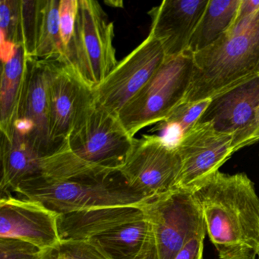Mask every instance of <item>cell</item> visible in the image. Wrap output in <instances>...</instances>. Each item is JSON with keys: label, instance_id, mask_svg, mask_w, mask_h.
I'll use <instances>...</instances> for the list:
<instances>
[{"label": "cell", "instance_id": "23", "mask_svg": "<svg viewBox=\"0 0 259 259\" xmlns=\"http://www.w3.org/2000/svg\"><path fill=\"white\" fill-rule=\"evenodd\" d=\"M43 259H110L91 240H62L46 250Z\"/></svg>", "mask_w": 259, "mask_h": 259}, {"label": "cell", "instance_id": "2", "mask_svg": "<svg viewBox=\"0 0 259 259\" xmlns=\"http://www.w3.org/2000/svg\"><path fill=\"white\" fill-rule=\"evenodd\" d=\"M194 192L220 259L259 258V197L248 176L218 170Z\"/></svg>", "mask_w": 259, "mask_h": 259}, {"label": "cell", "instance_id": "9", "mask_svg": "<svg viewBox=\"0 0 259 259\" xmlns=\"http://www.w3.org/2000/svg\"><path fill=\"white\" fill-rule=\"evenodd\" d=\"M160 42L152 34L118 63L104 82L93 92L95 101L118 116L142 90L166 60Z\"/></svg>", "mask_w": 259, "mask_h": 259}, {"label": "cell", "instance_id": "6", "mask_svg": "<svg viewBox=\"0 0 259 259\" xmlns=\"http://www.w3.org/2000/svg\"><path fill=\"white\" fill-rule=\"evenodd\" d=\"M193 68L190 51L178 57H166L150 81L118 114L132 138L149 125L164 122L183 104Z\"/></svg>", "mask_w": 259, "mask_h": 259}, {"label": "cell", "instance_id": "19", "mask_svg": "<svg viewBox=\"0 0 259 259\" xmlns=\"http://www.w3.org/2000/svg\"><path fill=\"white\" fill-rule=\"evenodd\" d=\"M241 0H209L192 36L189 51L199 52L219 40L233 26Z\"/></svg>", "mask_w": 259, "mask_h": 259}, {"label": "cell", "instance_id": "29", "mask_svg": "<svg viewBox=\"0 0 259 259\" xmlns=\"http://www.w3.org/2000/svg\"><path fill=\"white\" fill-rule=\"evenodd\" d=\"M137 259H158L154 238H153L152 240L148 244L145 251Z\"/></svg>", "mask_w": 259, "mask_h": 259}, {"label": "cell", "instance_id": "18", "mask_svg": "<svg viewBox=\"0 0 259 259\" xmlns=\"http://www.w3.org/2000/svg\"><path fill=\"white\" fill-rule=\"evenodd\" d=\"M154 238L144 219L128 223L91 239L110 259H137Z\"/></svg>", "mask_w": 259, "mask_h": 259}, {"label": "cell", "instance_id": "10", "mask_svg": "<svg viewBox=\"0 0 259 259\" xmlns=\"http://www.w3.org/2000/svg\"><path fill=\"white\" fill-rule=\"evenodd\" d=\"M233 135L215 128L210 122H198L176 145L181 169L175 189L196 191L234 154Z\"/></svg>", "mask_w": 259, "mask_h": 259}, {"label": "cell", "instance_id": "13", "mask_svg": "<svg viewBox=\"0 0 259 259\" xmlns=\"http://www.w3.org/2000/svg\"><path fill=\"white\" fill-rule=\"evenodd\" d=\"M59 213L39 201L12 194L0 200V238L29 242L43 251L58 245Z\"/></svg>", "mask_w": 259, "mask_h": 259}, {"label": "cell", "instance_id": "28", "mask_svg": "<svg viewBox=\"0 0 259 259\" xmlns=\"http://www.w3.org/2000/svg\"><path fill=\"white\" fill-rule=\"evenodd\" d=\"M259 10V0H241L233 25L251 16Z\"/></svg>", "mask_w": 259, "mask_h": 259}, {"label": "cell", "instance_id": "17", "mask_svg": "<svg viewBox=\"0 0 259 259\" xmlns=\"http://www.w3.org/2000/svg\"><path fill=\"white\" fill-rule=\"evenodd\" d=\"M2 195L11 194L23 182L41 176V157L32 144L13 128L1 133Z\"/></svg>", "mask_w": 259, "mask_h": 259}, {"label": "cell", "instance_id": "8", "mask_svg": "<svg viewBox=\"0 0 259 259\" xmlns=\"http://www.w3.org/2000/svg\"><path fill=\"white\" fill-rule=\"evenodd\" d=\"M180 169L181 160L176 147L161 136L145 135L135 138L119 172L135 192L151 198L175 189Z\"/></svg>", "mask_w": 259, "mask_h": 259}, {"label": "cell", "instance_id": "7", "mask_svg": "<svg viewBox=\"0 0 259 259\" xmlns=\"http://www.w3.org/2000/svg\"><path fill=\"white\" fill-rule=\"evenodd\" d=\"M151 226L158 259H174L185 245L205 236L202 209L195 192L174 189L140 206Z\"/></svg>", "mask_w": 259, "mask_h": 259}, {"label": "cell", "instance_id": "26", "mask_svg": "<svg viewBox=\"0 0 259 259\" xmlns=\"http://www.w3.org/2000/svg\"><path fill=\"white\" fill-rule=\"evenodd\" d=\"M259 128V107L251 122L242 130L233 134L232 148L233 153L245 147V142Z\"/></svg>", "mask_w": 259, "mask_h": 259}, {"label": "cell", "instance_id": "12", "mask_svg": "<svg viewBox=\"0 0 259 259\" xmlns=\"http://www.w3.org/2000/svg\"><path fill=\"white\" fill-rule=\"evenodd\" d=\"M44 61L50 130L57 150L69 136L78 114L92 96V91L61 59Z\"/></svg>", "mask_w": 259, "mask_h": 259}, {"label": "cell", "instance_id": "14", "mask_svg": "<svg viewBox=\"0 0 259 259\" xmlns=\"http://www.w3.org/2000/svg\"><path fill=\"white\" fill-rule=\"evenodd\" d=\"M209 0H164L151 9L150 34L161 44L166 57L189 52L192 36Z\"/></svg>", "mask_w": 259, "mask_h": 259}, {"label": "cell", "instance_id": "27", "mask_svg": "<svg viewBox=\"0 0 259 259\" xmlns=\"http://www.w3.org/2000/svg\"><path fill=\"white\" fill-rule=\"evenodd\" d=\"M205 236H198L189 241L174 259H203Z\"/></svg>", "mask_w": 259, "mask_h": 259}, {"label": "cell", "instance_id": "20", "mask_svg": "<svg viewBox=\"0 0 259 259\" xmlns=\"http://www.w3.org/2000/svg\"><path fill=\"white\" fill-rule=\"evenodd\" d=\"M26 54L22 46H16L9 58L2 60L0 85V128L7 133L11 126L20 93Z\"/></svg>", "mask_w": 259, "mask_h": 259}, {"label": "cell", "instance_id": "1", "mask_svg": "<svg viewBox=\"0 0 259 259\" xmlns=\"http://www.w3.org/2000/svg\"><path fill=\"white\" fill-rule=\"evenodd\" d=\"M134 139L118 116L95 101L92 92L64 142L41 159V176L72 180L113 175L125 164Z\"/></svg>", "mask_w": 259, "mask_h": 259}, {"label": "cell", "instance_id": "16", "mask_svg": "<svg viewBox=\"0 0 259 259\" xmlns=\"http://www.w3.org/2000/svg\"><path fill=\"white\" fill-rule=\"evenodd\" d=\"M145 219L140 207H101L59 214L62 240H91L128 223Z\"/></svg>", "mask_w": 259, "mask_h": 259}, {"label": "cell", "instance_id": "25", "mask_svg": "<svg viewBox=\"0 0 259 259\" xmlns=\"http://www.w3.org/2000/svg\"><path fill=\"white\" fill-rule=\"evenodd\" d=\"M78 0H60V26L62 42L64 48V54L66 48L70 43L75 30ZM63 59V58H62Z\"/></svg>", "mask_w": 259, "mask_h": 259}, {"label": "cell", "instance_id": "11", "mask_svg": "<svg viewBox=\"0 0 259 259\" xmlns=\"http://www.w3.org/2000/svg\"><path fill=\"white\" fill-rule=\"evenodd\" d=\"M11 127L29 140L41 159L57 150L50 130L44 60L26 57L22 87Z\"/></svg>", "mask_w": 259, "mask_h": 259}, {"label": "cell", "instance_id": "4", "mask_svg": "<svg viewBox=\"0 0 259 259\" xmlns=\"http://www.w3.org/2000/svg\"><path fill=\"white\" fill-rule=\"evenodd\" d=\"M63 214L101 207H140L151 198L135 192L118 172L96 179L55 180L40 176L21 183L14 192Z\"/></svg>", "mask_w": 259, "mask_h": 259}, {"label": "cell", "instance_id": "21", "mask_svg": "<svg viewBox=\"0 0 259 259\" xmlns=\"http://www.w3.org/2000/svg\"><path fill=\"white\" fill-rule=\"evenodd\" d=\"M60 0H39L38 25L34 58L54 60L64 57L60 33Z\"/></svg>", "mask_w": 259, "mask_h": 259}, {"label": "cell", "instance_id": "5", "mask_svg": "<svg viewBox=\"0 0 259 259\" xmlns=\"http://www.w3.org/2000/svg\"><path fill=\"white\" fill-rule=\"evenodd\" d=\"M114 26L98 1L78 0L75 30L63 60L93 91L119 62L113 46Z\"/></svg>", "mask_w": 259, "mask_h": 259}, {"label": "cell", "instance_id": "31", "mask_svg": "<svg viewBox=\"0 0 259 259\" xmlns=\"http://www.w3.org/2000/svg\"><path fill=\"white\" fill-rule=\"evenodd\" d=\"M257 74H259V63L257 68H256L255 71H254V75H257Z\"/></svg>", "mask_w": 259, "mask_h": 259}, {"label": "cell", "instance_id": "24", "mask_svg": "<svg viewBox=\"0 0 259 259\" xmlns=\"http://www.w3.org/2000/svg\"><path fill=\"white\" fill-rule=\"evenodd\" d=\"M44 253L25 241L0 238V259H43Z\"/></svg>", "mask_w": 259, "mask_h": 259}, {"label": "cell", "instance_id": "22", "mask_svg": "<svg viewBox=\"0 0 259 259\" xmlns=\"http://www.w3.org/2000/svg\"><path fill=\"white\" fill-rule=\"evenodd\" d=\"M210 101L211 99L203 100L179 106L164 122H160L157 128L164 132V136L161 137L169 145L176 147L185 133L198 122Z\"/></svg>", "mask_w": 259, "mask_h": 259}, {"label": "cell", "instance_id": "15", "mask_svg": "<svg viewBox=\"0 0 259 259\" xmlns=\"http://www.w3.org/2000/svg\"><path fill=\"white\" fill-rule=\"evenodd\" d=\"M259 107V74L212 98L198 122H210L223 133L245 128Z\"/></svg>", "mask_w": 259, "mask_h": 259}, {"label": "cell", "instance_id": "3", "mask_svg": "<svg viewBox=\"0 0 259 259\" xmlns=\"http://www.w3.org/2000/svg\"><path fill=\"white\" fill-rule=\"evenodd\" d=\"M192 55L193 73L183 104L212 99L254 76L259 63V10Z\"/></svg>", "mask_w": 259, "mask_h": 259}, {"label": "cell", "instance_id": "30", "mask_svg": "<svg viewBox=\"0 0 259 259\" xmlns=\"http://www.w3.org/2000/svg\"><path fill=\"white\" fill-rule=\"evenodd\" d=\"M259 141V128L245 142V147L248 146V145H253V144Z\"/></svg>", "mask_w": 259, "mask_h": 259}]
</instances>
